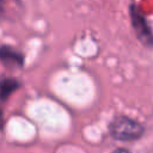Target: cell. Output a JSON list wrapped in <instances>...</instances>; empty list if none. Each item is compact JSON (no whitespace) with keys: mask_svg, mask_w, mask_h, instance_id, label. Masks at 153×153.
Segmentation results:
<instances>
[{"mask_svg":"<svg viewBox=\"0 0 153 153\" xmlns=\"http://www.w3.org/2000/svg\"><path fill=\"white\" fill-rule=\"evenodd\" d=\"M142 131L143 128L140 126V123L126 116H120L115 118L110 124V133L117 140H135L141 136Z\"/></svg>","mask_w":153,"mask_h":153,"instance_id":"cell-1","label":"cell"},{"mask_svg":"<svg viewBox=\"0 0 153 153\" xmlns=\"http://www.w3.org/2000/svg\"><path fill=\"white\" fill-rule=\"evenodd\" d=\"M0 61H2L7 66H22L23 55L11 47L2 45L0 48Z\"/></svg>","mask_w":153,"mask_h":153,"instance_id":"cell-2","label":"cell"},{"mask_svg":"<svg viewBox=\"0 0 153 153\" xmlns=\"http://www.w3.org/2000/svg\"><path fill=\"white\" fill-rule=\"evenodd\" d=\"M19 87V82L14 79H2L0 81V99L5 100L12 92Z\"/></svg>","mask_w":153,"mask_h":153,"instance_id":"cell-3","label":"cell"},{"mask_svg":"<svg viewBox=\"0 0 153 153\" xmlns=\"http://www.w3.org/2000/svg\"><path fill=\"white\" fill-rule=\"evenodd\" d=\"M112 153H130V152H128L127 149H116V151L112 152Z\"/></svg>","mask_w":153,"mask_h":153,"instance_id":"cell-4","label":"cell"},{"mask_svg":"<svg viewBox=\"0 0 153 153\" xmlns=\"http://www.w3.org/2000/svg\"><path fill=\"white\" fill-rule=\"evenodd\" d=\"M0 126H1V112H0Z\"/></svg>","mask_w":153,"mask_h":153,"instance_id":"cell-5","label":"cell"}]
</instances>
